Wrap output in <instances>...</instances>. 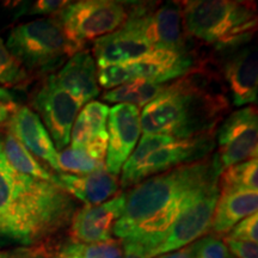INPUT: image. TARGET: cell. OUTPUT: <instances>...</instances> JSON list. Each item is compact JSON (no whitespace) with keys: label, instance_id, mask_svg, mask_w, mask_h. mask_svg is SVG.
Instances as JSON below:
<instances>
[{"label":"cell","instance_id":"15","mask_svg":"<svg viewBox=\"0 0 258 258\" xmlns=\"http://www.w3.org/2000/svg\"><path fill=\"white\" fill-rule=\"evenodd\" d=\"M125 206V194L120 192L104 203L77 209L71 220L74 243L95 244L111 239L112 228Z\"/></svg>","mask_w":258,"mask_h":258},{"label":"cell","instance_id":"23","mask_svg":"<svg viewBox=\"0 0 258 258\" xmlns=\"http://www.w3.org/2000/svg\"><path fill=\"white\" fill-rule=\"evenodd\" d=\"M2 143L6 159L18 172L61 186L57 176L42 165L37 158H35L31 152H29L14 135L10 134L9 132L2 134Z\"/></svg>","mask_w":258,"mask_h":258},{"label":"cell","instance_id":"26","mask_svg":"<svg viewBox=\"0 0 258 258\" xmlns=\"http://www.w3.org/2000/svg\"><path fill=\"white\" fill-rule=\"evenodd\" d=\"M30 80V74L10 53L4 40L0 37V85L6 88H23Z\"/></svg>","mask_w":258,"mask_h":258},{"label":"cell","instance_id":"34","mask_svg":"<svg viewBox=\"0 0 258 258\" xmlns=\"http://www.w3.org/2000/svg\"><path fill=\"white\" fill-rule=\"evenodd\" d=\"M154 258H194V243L186 246L182 247V249L172 251V252L160 254Z\"/></svg>","mask_w":258,"mask_h":258},{"label":"cell","instance_id":"5","mask_svg":"<svg viewBox=\"0 0 258 258\" xmlns=\"http://www.w3.org/2000/svg\"><path fill=\"white\" fill-rule=\"evenodd\" d=\"M5 44L28 73L53 74L77 53L56 16L16 25Z\"/></svg>","mask_w":258,"mask_h":258},{"label":"cell","instance_id":"4","mask_svg":"<svg viewBox=\"0 0 258 258\" xmlns=\"http://www.w3.org/2000/svg\"><path fill=\"white\" fill-rule=\"evenodd\" d=\"M183 29L189 38L214 50L253 40L258 27L254 3L237 0H192L179 3Z\"/></svg>","mask_w":258,"mask_h":258},{"label":"cell","instance_id":"35","mask_svg":"<svg viewBox=\"0 0 258 258\" xmlns=\"http://www.w3.org/2000/svg\"><path fill=\"white\" fill-rule=\"evenodd\" d=\"M51 258H80L79 251H78V243H72L67 244L66 246H63L59 252L54 254Z\"/></svg>","mask_w":258,"mask_h":258},{"label":"cell","instance_id":"38","mask_svg":"<svg viewBox=\"0 0 258 258\" xmlns=\"http://www.w3.org/2000/svg\"><path fill=\"white\" fill-rule=\"evenodd\" d=\"M0 101L12 102V101H14V96H12L9 91H6L5 89L0 88Z\"/></svg>","mask_w":258,"mask_h":258},{"label":"cell","instance_id":"37","mask_svg":"<svg viewBox=\"0 0 258 258\" xmlns=\"http://www.w3.org/2000/svg\"><path fill=\"white\" fill-rule=\"evenodd\" d=\"M25 249H19L15 251H3L0 250V258H19L23 254Z\"/></svg>","mask_w":258,"mask_h":258},{"label":"cell","instance_id":"31","mask_svg":"<svg viewBox=\"0 0 258 258\" xmlns=\"http://www.w3.org/2000/svg\"><path fill=\"white\" fill-rule=\"evenodd\" d=\"M224 243L228 252L237 258H258V246L256 243L230 239L226 237Z\"/></svg>","mask_w":258,"mask_h":258},{"label":"cell","instance_id":"24","mask_svg":"<svg viewBox=\"0 0 258 258\" xmlns=\"http://www.w3.org/2000/svg\"><path fill=\"white\" fill-rule=\"evenodd\" d=\"M167 84L169 83H157L144 79L133 80L115 89L106 90L102 95V99L116 104H132L141 110L165 90Z\"/></svg>","mask_w":258,"mask_h":258},{"label":"cell","instance_id":"16","mask_svg":"<svg viewBox=\"0 0 258 258\" xmlns=\"http://www.w3.org/2000/svg\"><path fill=\"white\" fill-rule=\"evenodd\" d=\"M9 133L12 134L29 152L60 173L57 165V151L40 116L27 105L16 109L8 121Z\"/></svg>","mask_w":258,"mask_h":258},{"label":"cell","instance_id":"14","mask_svg":"<svg viewBox=\"0 0 258 258\" xmlns=\"http://www.w3.org/2000/svg\"><path fill=\"white\" fill-rule=\"evenodd\" d=\"M140 112V109L132 104H115L110 108L106 122L105 170L111 175H120L125 160L137 147L143 132Z\"/></svg>","mask_w":258,"mask_h":258},{"label":"cell","instance_id":"22","mask_svg":"<svg viewBox=\"0 0 258 258\" xmlns=\"http://www.w3.org/2000/svg\"><path fill=\"white\" fill-rule=\"evenodd\" d=\"M108 139H99L83 148L66 147L57 152L60 173L89 175L105 169Z\"/></svg>","mask_w":258,"mask_h":258},{"label":"cell","instance_id":"13","mask_svg":"<svg viewBox=\"0 0 258 258\" xmlns=\"http://www.w3.org/2000/svg\"><path fill=\"white\" fill-rule=\"evenodd\" d=\"M35 112L40 116L56 151H62L71 143V132L82 104L60 88L49 74L32 98Z\"/></svg>","mask_w":258,"mask_h":258},{"label":"cell","instance_id":"18","mask_svg":"<svg viewBox=\"0 0 258 258\" xmlns=\"http://www.w3.org/2000/svg\"><path fill=\"white\" fill-rule=\"evenodd\" d=\"M153 48L137 31L123 24L111 34L93 41L92 53L97 69L128 63Z\"/></svg>","mask_w":258,"mask_h":258},{"label":"cell","instance_id":"8","mask_svg":"<svg viewBox=\"0 0 258 258\" xmlns=\"http://www.w3.org/2000/svg\"><path fill=\"white\" fill-rule=\"evenodd\" d=\"M219 194V186L215 185L191 203L166 231L144 245L146 256L154 258L172 252L205 237L212 228Z\"/></svg>","mask_w":258,"mask_h":258},{"label":"cell","instance_id":"6","mask_svg":"<svg viewBox=\"0 0 258 258\" xmlns=\"http://www.w3.org/2000/svg\"><path fill=\"white\" fill-rule=\"evenodd\" d=\"M133 3L115 0H80L70 4L56 16L67 41L74 50L84 49L88 42L111 34L123 27Z\"/></svg>","mask_w":258,"mask_h":258},{"label":"cell","instance_id":"20","mask_svg":"<svg viewBox=\"0 0 258 258\" xmlns=\"http://www.w3.org/2000/svg\"><path fill=\"white\" fill-rule=\"evenodd\" d=\"M258 194L252 190L220 191L213 215L211 230L218 235L230 233L243 219L256 214Z\"/></svg>","mask_w":258,"mask_h":258},{"label":"cell","instance_id":"33","mask_svg":"<svg viewBox=\"0 0 258 258\" xmlns=\"http://www.w3.org/2000/svg\"><path fill=\"white\" fill-rule=\"evenodd\" d=\"M17 108H18V104L15 101L12 102L0 101V124L8 122Z\"/></svg>","mask_w":258,"mask_h":258},{"label":"cell","instance_id":"9","mask_svg":"<svg viewBox=\"0 0 258 258\" xmlns=\"http://www.w3.org/2000/svg\"><path fill=\"white\" fill-rule=\"evenodd\" d=\"M215 150V133L190 139H177L153 151L146 159L129 172L121 173L120 188L127 189L150 177L176 167L198 163L212 156Z\"/></svg>","mask_w":258,"mask_h":258},{"label":"cell","instance_id":"12","mask_svg":"<svg viewBox=\"0 0 258 258\" xmlns=\"http://www.w3.org/2000/svg\"><path fill=\"white\" fill-rule=\"evenodd\" d=\"M218 64L235 106L257 102L258 59L252 40L215 50Z\"/></svg>","mask_w":258,"mask_h":258},{"label":"cell","instance_id":"25","mask_svg":"<svg viewBox=\"0 0 258 258\" xmlns=\"http://www.w3.org/2000/svg\"><path fill=\"white\" fill-rule=\"evenodd\" d=\"M219 191L258 190V159H250L235 164L220 173L218 179Z\"/></svg>","mask_w":258,"mask_h":258},{"label":"cell","instance_id":"17","mask_svg":"<svg viewBox=\"0 0 258 258\" xmlns=\"http://www.w3.org/2000/svg\"><path fill=\"white\" fill-rule=\"evenodd\" d=\"M97 71L91 53L82 49L74 53L53 77L61 89L84 105L95 101L101 93Z\"/></svg>","mask_w":258,"mask_h":258},{"label":"cell","instance_id":"10","mask_svg":"<svg viewBox=\"0 0 258 258\" xmlns=\"http://www.w3.org/2000/svg\"><path fill=\"white\" fill-rule=\"evenodd\" d=\"M124 24L145 38L153 49L189 51L179 3H167L158 9L147 3H133Z\"/></svg>","mask_w":258,"mask_h":258},{"label":"cell","instance_id":"21","mask_svg":"<svg viewBox=\"0 0 258 258\" xmlns=\"http://www.w3.org/2000/svg\"><path fill=\"white\" fill-rule=\"evenodd\" d=\"M110 108L105 103L92 101L79 111L71 132V146L83 148L92 141L108 139L106 122Z\"/></svg>","mask_w":258,"mask_h":258},{"label":"cell","instance_id":"3","mask_svg":"<svg viewBox=\"0 0 258 258\" xmlns=\"http://www.w3.org/2000/svg\"><path fill=\"white\" fill-rule=\"evenodd\" d=\"M230 102L220 79L201 66L167 84L140 112L144 134L190 139L211 134L224 120Z\"/></svg>","mask_w":258,"mask_h":258},{"label":"cell","instance_id":"7","mask_svg":"<svg viewBox=\"0 0 258 258\" xmlns=\"http://www.w3.org/2000/svg\"><path fill=\"white\" fill-rule=\"evenodd\" d=\"M198 67L200 66L189 51L152 49L128 63L99 69L97 78L98 85L105 90H111L138 79L170 83Z\"/></svg>","mask_w":258,"mask_h":258},{"label":"cell","instance_id":"29","mask_svg":"<svg viewBox=\"0 0 258 258\" xmlns=\"http://www.w3.org/2000/svg\"><path fill=\"white\" fill-rule=\"evenodd\" d=\"M70 4V2L64 0H38V2L30 3V4H24L22 6L21 15H43L55 17L60 14L62 10Z\"/></svg>","mask_w":258,"mask_h":258},{"label":"cell","instance_id":"30","mask_svg":"<svg viewBox=\"0 0 258 258\" xmlns=\"http://www.w3.org/2000/svg\"><path fill=\"white\" fill-rule=\"evenodd\" d=\"M227 238H230V239H234V240L251 241V243L257 244V240H258L257 213L238 222V224L232 228L230 233H228Z\"/></svg>","mask_w":258,"mask_h":258},{"label":"cell","instance_id":"36","mask_svg":"<svg viewBox=\"0 0 258 258\" xmlns=\"http://www.w3.org/2000/svg\"><path fill=\"white\" fill-rule=\"evenodd\" d=\"M19 258H48L47 254L41 250H30L25 249L23 254Z\"/></svg>","mask_w":258,"mask_h":258},{"label":"cell","instance_id":"11","mask_svg":"<svg viewBox=\"0 0 258 258\" xmlns=\"http://www.w3.org/2000/svg\"><path fill=\"white\" fill-rule=\"evenodd\" d=\"M217 161L220 173L227 167L257 158L258 112L253 105H246L231 112L215 132Z\"/></svg>","mask_w":258,"mask_h":258},{"label":"cell","instance_id":"19","mask_svg":"<svg viewBox=\"0 0 258 258\" xmlns=\"http://www.w3.org/2000/svg\"><path fill=\"white\" fill-rule=\"evenodd\" d=\"M61 188L74 200H79L85 206L104 203L117 195L120 179L105 169L89 175H70L57 173Z\"/></svg>","mask_w":258,"mask_h":258},{"label":"cell","instance_id":"1","mask_svg":"<svg viewBox=\"0 0 258 258\" xmlns=\"http://www.w3.org/2000/svg\"><path fill=\"white\" fill-rule=\"evenodd\" d=\"M220 171L214 157L172 169L138 183L125 194L122 215L112 228L121 241L146 245L213 186Z\"/></svg>","mask_w":258,"mask_h":258},{"label":"cell","instance_id":"28","mask_svg":"<svg viewBox=\"0 0 258 258\" xmlns=\"http://www.w3.org/2000/svg\"><path fill=\"white\" fill-rule=\"evenodd\" d=\"M194 258H231L224 240L207 235L194 243Z\"/></svg>","mask_w":258,"mask_h":258},{"label":"cell","instance_id":"32","mask_svg":"<svg viewBox=\"0 0 258 258\" xmlns=\"http://www.w3.org/2000/svg\"><path fill=\"white\" fill-rule=\"evenodd\" d=\"M123 244V258H148L144 247L134 241H122Z\"/></svg>","mask_w":258,"mask_h":258},{"label":"cell","instance_id":"27","mask_svg":"<svg viewBox=\"0 0 258 258\" xmlns=\"http://www.w3.org/2000/svg\"><path fill=\"white\" fill-rule=\"evenodd\" d=\"M78 251L80 258H123V244L112 238L102 243H78Z\"/></svg>","mask_w":258,"mask_h":258},{"label":"cell","instance_id":"2","mask_svg":"<svg viewBox=\"0 0 258 258\" xmlns=\"http://www.w3.org/2000/svg\"><path fill=\"white\" fill-rule=\"evenodd\" d=\"M77 202L54 183L18 172L0 134V241L32 246L71 225Z\"/></svg>","mask_w":258,"mask_h":258}]
</instances>
